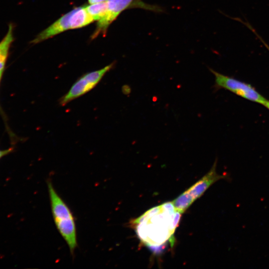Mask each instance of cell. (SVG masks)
Here are the masks:
<instances>
[{"instance_id":"cell-6","label":"cell","mask_w":269,"mask_h":269,"mask_svg":"<svg viewBox=\"0 0 269 269\" xmlns=\"http://www.w3.org/2000/svg\"><path fill=\"white\" fill-rule=\"evenodd\" d=\"M215 76L216 89L224 88L246 99L264 105L267 100L250 84L224 75L209 68Z\"/></svg>"},{"instance_id":"cell-14","label":"cell","mask_w":269,"mask_h":269,"mask_svg":"<svg viewBox=\"0 0 269 269\" xmlns=\"http://www.w3.org/2000/svg\"><path fill=\"white\" fill-rule=\"evenodd\" d=\"M2 76H3V75H0V83H1V81L2 78ZM0 113L2 114V116L4 115V114L2 113V111L0 106Z\"/></svg>"},{"instance_id":"cell-11","label":"cell","mask_w":269,"mask_h":269,"mask_svg":"<svg viewBox=\"0 0 269 269\" xmlns=\"http://www.w3.org/2000/svg\"><path fill=\"white\" fill-rule=\"evenodd\" d=\"M243 24L245 25L247 27H248L249 29V30H250L256 36V37L260 40V41L264 45V46L269 51V45L263 39V38L258 33V32L256 31L255 29L252 26V25L250 23H249L248 21H246V20L243 21Z\"/></svg>"},{"instance_id":"cell-2","label":"cell","mask_w":269,"mask_h":269,"mask_svg":"<svg viewBox=\"0 0 269 269\" xmlns=\"http://www.w3.org/2000/svg\"><path fill=\"white\" fill-rule=\"evenodd\" d=\"M52 214L56 227L73 255L77 247V232L73 213L58 195L50 181L47 182Z\"/></svg>"},{"instance_id":"cell-1","label":"cell","mask_w":269,"mask_h":269,"mask_svg":"<svg viewBox=\"0 0 269 269\" xmlns=\"http://www.w3.org/2000/svg\"><path fill=\"white\" fill-rule=\"evenodd\" d=\"M181 215L172 202H167L148 210L130 225L142 243L157 248L173 239Z\"/></svg>"},{"instance_id":"cell-10","label":"cell","mask_w":269,"mask_h":269,"mask_svg":"<svg viewBox=\"0 0 269 269\" xmlns=\"http://www.w3.org/2000/svg\"><path fill=\"white\" fill-rule=\"evenodd\" d=\"M90 15L95 20H99L106 15L108 9L107 1L91 4L85 6Z\"/></svg>"},{"instance_id":"cell-5","label":"cell","mask_w":269,"mask_h":269,"mask_svg":"<svg viewBox=\"0 0 269 269\" xmlns=\"http://www.w3.org/2000/svg\"><path fill=\"white\" fill-rule=\"evenodd\" d=\"M114 66L115 62H112L103 68L86 73L79 77L68 92L60 98L59 105L61 106H65L90 91Z\"/></svg>"},{"instance_id":"cell-8","label":"cell","mask_w":269,"mask_h":269,"mask_svg":"<svg viewBox=\"0 0 269 269\" xmlns=\"http://www.w3.org/2000/svg\"><path fill=\"white\" fill-rule=\"evenodd\" d=\"M13 26L8 25L7 32L0 41V75H3L5 69L11 45L14 41Z\"/></svg>"},{"instance_id":"cell-7","label":"cell","mask_w":269,"mask_h":269,"mask_svg":"<svg viewBox=\"0 0 269 269\" xmlns=\"http://www.w3.org/2000/svg\"><path fill=\"white\" fill-rule=\"evenodd\" d=\"M71 10L62 16L49 26L40 32L30 43L34 44H37L67 30L71 29Z\"/></svg>"},{"instance_id":"cell-4","label":"cell","mask_w":269,"mask_h":269,"mask_svg":"<svg viewBox=\"0 0 269 269\" xmlns=\"http://www.w3.org/2000/svg\"><path fill=\"white\" fill-rule=\"evenodd\" d=\"M216 164V160L207 174L172 202L177 211L183 213L214 183L221 179L229 178L226 175L217 173Z\"/></svg>"},{"instance_id":"cell-15","label":"cell","mask_w":269,"mask_h":269,"mask_svg":"<svg viewBox=\"0 0 269 269\" xmlns=\"http://www.w3.org/2000/svg\"><path fill=\"white\" fill-rule=\"evenodd\" d=\"M263 105H264L266 108L269 109V101L267 100Z\"/></svg>"},{"instance_id":"cell-3","label":"cell","mask_w":269,"mask_h":269,"mask_svg":"<svg viewBox=\"0 0 269 269\" xmlns=\"http://www.w3.org/2000/svg\"><path fill=\"white\" fill-rule=\"evenodd\" d=\"M108 9L106 15L98 21L96 28L91 38L94 39L100 34L105 36L110 25L124 10L138 8L155 12H163L160 6L144 2L142 0H107Z\"/></svg>"},{"instance_id":"cell-9","label":"cell","mask_w":269,"mask_h":269,"mask_svg":"<svg viewBox=\"0 0 269 269\" xmlns=\"http://www.w3.org/2000/svg\"><path fill=\"white\" fill-rule=\"evenodd\" d=\"M94 20L87 11L85 6H79L71 10L70 17L71 29L86 26Z\"/></svg>"},{"instance_id":"cell-13","label":"cell","mask_w":269,"mask_h":269,"mask_svg":"<svg viewBox=\"0 0 269 269\" xmlns=\"http://www.w3.org/2000/svg\"><path fill=\"white\" fill-rule=\"evenodd\" d=\"M88 2L91 4H94V3H100L104 1H107V0H88Z\"/></svg>"},{"instance_id":"cell-12","label":"cell","mask_w":269,"mask_h":269,"mask_svg":"<svg viewBox=\"0 0 269 269\" xmlns=\"http://www.w3.org/2000/svg\"><path fill=\"white\" fill-rule=\"evenodd\" d=\"M13 147H10L4 149H0V159H1L3 157L9 154L13 151Z\"/></svg>"}]
</instances>
